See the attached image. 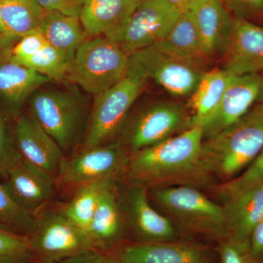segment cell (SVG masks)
Instances as JSON below:
<instances>
[{
  "label": "cell",
  "mask_w": 263,
  "mask_h": 263,
  "mask_svg": "<svg viewBox=\"0 0 263 263\" xmlns=\"http://www.w3.org/2000/svg\"><path fill=\"white\" fill-rule=\"evenodd\" d=\"M203 140V129L195 126L132 154L126 172L131 183L146 187L205 175L201 163Z\"/></svg>",
  "instance_id": "6da1fadb"
},
{
  "label": "cell",
  "mask_w": 263,
  "mask_h": 263,
  "mask_svg": "<svg viewBox=\"0 0 263 263\" xmlns=\"http://www.w3.org/2000/svg\"><path fill=\"white\" fill-rule=\"evenodd\" d=\"M263 149V108L256 105L238 122L202 143L204 174L234 179Z\"/></svg>",
  "instance_id": "7a4b0ae2"
},
{
  "label": "cell",
  "mask_w": 263,
  "mask_h": 263,
  "mask_svg": "<svg viewBox=\"0 0 263 263\" xmlns=\"http://www.w3.org/2000/svg\"><path fill=\"white\" fill-rule=\"evenodd\" d=\"M148 80L143 66L133 54L129 55L122 79L110 89L95 95L84 149L108 143L122 129L128 111Z\"/></svg>",
  "instance_id": "3957f363"
},
{
  "label": "cell",
  "mask_w": 263,
  "mask_h": 263,
  "mask_svg": "<svg viewBox=\"0 0 263 263\" xmlns=\"http://www.w3.org/2000/svg\"><path fill=\"white\" fill-rule=\"evenodd\" d=\"M129 57L112 40L103 36L87 38L76 52L68 75L85 91L98 95L122 79Z\"/></svg>",
  "instance_id": "277c9868"
},
{
  "label": "cell",
  "mask_w": 263,
  "mask_h": 263,
  "mask_svg": "<svg viewBox=\"0 0 263 263\" xmlns=\"http://www.w3.org/2000/svg\"><path fill=\"white\" fill-rule=\"evenodd\" d=\"M27 239L36 263H59L95 249L86 232L61 211L37 214Z\"/></svg>",
  "instance_id": "5b68a950"
},
{
  "label": "cell",
  "mask_w": 263,
  "mask_h": 263,
  "mask_svg": "<svg viewBox=\"0 0 263 263\" xmlns=\"http://www.w3.org/2000/svg\"><path fill=\"white\" fill-rule=\"evenodd\" d=\"M29 105L31 116L64 152L73 147L84 120L79 100L69 91L39 90L30 97Z\"/></svg>",
  "instance_id": "8992f818"
},
{
  "label": "cell",
  "mask_w": 263,
  "mask_h": 263,
  "mask_svg": "<svg viewBox=\"0 0 263 263\" xmlns=\"http://www.w3.org/2000/svg\"><path fill=\"white\" fill-rule=\"evenodd\" d=\"M129 151L120 141L108 142L84 149L72 158L62 161L58 176L67 184L83 186L114 183L127 172Z\"/></svg>",
  "instance_id": "52a82bcc"
},
{
  "label": "cell",
  "mask_w": 263,
  "mask_h": 263,
  "mask_svg": "<svg viewBox=\"0 0 263 263\" xmlns=\"http://www.w3.org/2000/svg\"><path fill=\"white\" fill-rule=\"evenodd\" d=\"M156 201L184 226L226 239L223 207L187 186L161 188L154 192Z\"/></svg>",
  "instance_id": "ba28073f"
},
{
  "label": "cell",
  "mask_w": 263,
  "mask_h": 263,
  "mask_svg": "<svg viewBox=\"0 0 263 263\" xmlns=\"http://www.w3.org/2000/svg\"><path fill=\"white\" fill-rule=\"evenodd\" d=\"M184 111L179 104L158 102L142 110L124 128L122 142L134 154L171 138L186 127Z\"/></svg>",
  "instance_id": "9c48e42d"
},
{
  "label": "cell",
  "mask_w": 263,
  "mask_h": 263,
  "mask_svg": "<svg viewBox=\"0 0 263 263\" xmlns=\"http://www.w3.org/2000/svg\"><path fill=\"white\" fill-rule=\"evenodd\" d=\"M152 79L170 94L177 97L193 94L205 70V62L164 54L153 45L133 53Z\"/></svg>",
  "instance_id": "30bf717a"
},
{
  "label": "cell",
  "mask_w": 263,
  "mask_h": 263,
  "mask_svg": "<svg viewBox=\"0 0 263 263\" xmlns=\"http://www.w3.org/2000/svg\"><path fill=\"white\" fill-rule=\"evenodd\" d=\"M181 13L166 0H141L118 43L128 55L152 46L169 32Z\"/></svg>",
  "instance_id": "8fae6325"
},
{
  "label": "cell",
  "mask_w": 263,
  "mask_h": 263,
  "mask_svg": "<svg viewBox=\"0 0 263 263\" xmlns=\"http://www.w3.org/2000/svg\"><path fill=\"white\" fill-rule=\"evenodd\" d=\"M125 222L139 243L176 240L177 232L167 218L150 205L146 188L131 183L119 197Z\"/></svg>",
  "instance_id": "7c38bea8"
},
{
  "label": "cell",
  "mask_w": 263,
  "mask_h": 263,
  "mask_svg": "<svg viewBox=\"0 0 263 263\" xmlns=\"http://www.w3.org/2000/svg\"><path fill=\"white\" fill-rule=\"evenodd\" d=\"M223 67L234 76L263 75V27L235 18L222 53Z\"/></svg>",
  "instance_id": "4fadbf2b"
},
{
  "label": "cell",
  "mask_w": 263,
  "mask_h": 263,
  "mask_svg": "<svg viewBox=\"0 0 263 263\" xmlns=\"http://www.w3.org/2000/svg\"><path fill=\"white\" fill-rule=\"evenodd\" d=\"M263 83L259 74L234 76L227 88L219 108L202 128L209 138L238 122L257 102Z\"/></svg>",
  "instance_id": "5bb4252c"
},
{
  "label": "cell",
  "mask_w": 263,
  "mask_h": 263,
  "mask_svg": "<svg viewBox=\"0 0 263 263\" xmlns=\"http://www.w3.org/2000/svg\"><path fill=\"white\" fill-rule=\"evenodd\" d=\"M13 138L24 160L53 176H58L64 152L32 116L22 114L15 119Z\"/></svg>",
  "instance_id": "9a60e30c"
},
{
  "label": "cell",
  "mask_w": 263,
  "mask_h": 263,
  "mask_svg": "<svg viewBox=\"0 0 263 263\" xmlns=\"http://www.w3.org/2000/svg\"><path fill=\"white\" fill-rule=\"evenodd\" d=\"M5 187L19 205L37 215L55 193V176L24 159L5 179Z\"/></svg>",
  "instance_id": "2e32d148"
},
{
  "label": "cell",
  "mask_w": 263,
  "mask_h": 263,
  "mask_svg": "<svg viewBox=\"0 0 263 263\" xmlns=\"http://www.w3.org/2000/svg\"><path fill=\"white\" fill-rule=\"evenodd\" d=\"M141 0H85L80 20L86 37L103 36L119 42Z\"/></svg>",
  "instance_id": "e0dca14e"
},
{
  "label": "cell",
  "mask_w": 263,
  "mask_h": 263,
  "mask_svg": "<svg viewBox=\"0 0 263 263\" xmlns=\"http://www.w3.org/2000/svg\"><path fill=\"white\" fill-rule=\"evenodd\" d=\"M115 188V183H109L102 189L87 230L94 249L105 254L117 250L125 233V220Z\"/></svg>",
  "instance_id": "ac0fdd59"
},
{
  "label": "cell",
  "mask_w": 263,
  "mask_h": 263,
  "mask_svg": "<svg viewBox=\"0 0 263 263\" xmlns=\"http://www.w3.org/2000/svg\"><path fill=\"white\" fill-rule=\"evenodd\" d=\"M121 263H210L203 247L184 242L136 243L110 253Z\"/></svg>",
  "instance_id": "d6986e66"
},
{
  "label": "cell",
  "mask_w": 263,
  "mask_h": 263,
  "mask_svg": "<svg viewBox=\"0 0 263 263\" xmlns=\"http://www.w3.org/2000/svg\"><path fill=\"white\" fill-rule=\"evenodd\" d=\"M222 207L227 238L248 243L252 232L263 219V183L226 199Z\"/></svg>",
  "instance_id": "ffe728a7"
},
{
  "label": "cell",
  "mask_w": 263,
  "mask_h": 263,
  "mask_svg": "<svg viewBox=\"0 0 263 263\" xmlns=\"http://www.w3.org/2000/svg\"><path fill=\"white\" fill-rule=\"evenodd\" d=\"M208 59L222 53L235 18L221 0H202L190 10Z\"/></svg>",
  "instance_id": "44dd1931"
},
{
  "label": "cell",
  "mask_w": 263,
  "mask_h": 263,
  "mask_svg": "<svg viewBox=\"0 0 263 263\" xmlns=\"http://www.w3.org/2000/svg\"><path fill=\"white\" fill-rule=\"evenodd\" d=\"M0 61V98L9 111L19 117V110L36 90L51 81L48 76L10 60L8 55Z\"/></svg>",
  "instance_id": "7402d4cb"
},
{
  "label": "cell",
  "mask_w": 263,
  "mask_h": 263,
  "mask_svg": "<svg viewBox=\"0 0 263 263\" xmlns=\"http://www.w3.org/2000/svg\"><path fill=\"white\" fill-rule=\"evenodd\" d=\"M233 74L224 68L205 71L191 95L190 107L192 117L186 127H202L215 114L220 105L227 88L233 79Z\"/></svg>",
  "instance_id": "603a6c76"
},
{
  "label": "cell",
  "mask_w": 263,
  "mask_h": 263,
  "mask_svg": "<svg viewBox=\"0 0 263 263\" xmlns=\"http://www.w3.org/2000/svg\"><path fill=\"white\" fill-rule=\"evenodd\" d=\"M39 30L48 44L60 52L70 65L78 48L88 38L79 17L57 11H45Z\"/></svg>",
  "instance_id": "cb8c5ba5"
},
{
  "label": "cell",
  "mask_w": 263,
  "mask_h": 263,
  "mask_svg": "<svg viewBox=\"0 0 263 263\" xmlns=\"http://www.w3.org/2000/svg\"><path fill=\"white\" fill-rule=\"evenodd\" d=\"M45 10L34 0H10L0 3V37L5 46L37 30Z\"/></svg>",
  "instance_id": "d4e9b609"
},
{
  "label": "cell",
  "mask_w": 263,
  "mask_h": 263,
  "mask_svg": "<svg viewBox=\"0 0 263 263\" xmlns=\"http://www.w3.org/2000/svg\"><path fill=\"white\" fill-rule=\"evenodd\" d=\"M153 46L169 56L203 62L209 60L190 11L181 13L169 32Z\"/></svg>",
  "instance_id": "484cf974"
},
{
  "label": "cell",
  "mask_w": 263,
  "mask_h": 263,
  "mask_svg": "<svg viewBox=\"0 0 263 263\" xmlns=\"http://www.w3.org/2000/svg\"><path fill=\"white\" fill-rule=\"evenodd\" d=\"M37 215L15 201L4 183H0V230L27 238L35 224Z\"/></svg>",
  "instance_id": "4316f807"
},
{
  "label": "cell",
  "mask_w": 263,
  "mask_h": 263,
  "mask_svg": "<svg viewBox=\"0 0 263 263\" xmlns=\"http://www.w3.org/2000/svg\"><path fill=\"white\" fill-rule=\"evenodd\" d=\"M109 183H95L79 186L75 195L61 211L86 234L98 205L100 191Z\"/></svg>",
  "instance_id": "83f0119b"
},
{
  "label": "cell",
  "mask_w": 263,
  "mask_h": 263,
  "mask_svg": "<svg viewBox=\"0 0 263 263\" xmlns=\"http://www.w3.org/2000/svg\"><path fill=\"white\" fill-rule=\"evenodd\" d=\"M15 62L48 76L51 80H62L68 74L70 67L61 53L48 44L32 57Z\"/></svg>",
  "instance_id": "f1b7e54d"
},
{
  "label": "cell",
  "mask_w": 263,
  "mask_h": 263,
  "mask_svg": "<svg viewBox=\"0 0 263 263\" xmlns=\"http://www.w3.org/2000/svg\"><path fill=\"white\" fill-rule=\"evenodd\" d=\"M263 183V149L255 160L240 173L239 176L230 180L219 187V195L224 200L249 188Z\"/></svg>",
  "instance_id": "f546056e"
},
{
  "label": "cell",
  "mask_w": 263,
  "mask_h": 263,
  "mask_svg": "<svg viewBox=\"0 0 263 263\" xmlns=\"http://www.w3.org/2000/svg\"><path fill=\"white\" fill-rule=\"evenodd\" d=\"M0 263H36L27 238L0 230Z\"/></svg>",
  "instance_id": "4dcf8cb0"
},
{
  "label": "cell",
  "mask_w": 263,
  "mask_h": 263,
  "mask_svg": "<svg viewBox=\"0 0 263 263\" xmlns=\"http://www.w3.org/2000/svg\"><path fill=\"white\" fill-rule=\"evenodd\" d=\"M15 145L13 135L10 134L4 121L0 124V177L6 179L10 171L22 160Z\"/></svg>",
  "instance_id": "1f68e13d"
},
{
  "label": "cell",
  "mask_w": 263,
  "mask_h": 263,
  "mask_svg": "<svg viewBox=\"0 0 263 263\" xmlns=\"http://www.w3.org/2000/svg\"><path fill=\"white\" fill-rule=\"evenodd\" d=\"M48 43L39 29L24 36L15 47L8 51V57L13 61L27 60L43 49Z\"/></svg>",
  "instance_id": "d6a6232c"
},
{
  "label": "cell",
  "mask_w": 263,
  "mask_h": 263,
  "mask_svg": "<svg viewBox=\"0 0 263 263\" xmlns=\"http://www.w3.org/2000/svg\"><path fill=\"white\" fill-rule=\"evenodd\" d=\"M220 263H255L249 250L248 243H240L226 238L219 247Z\"/></svg>",
  "instance_id": "836d02e7"
},
{
  "label": "cell",
  "mask_w": 263,
  "mask_h": 263,
  "mask_svg": "<svg viewBox=\"0 0 263 263\" xmlns=\"http://www.w3.org/2000/svg\"><path fill=\"white\" fill-rule=\"evenodd\" d=\"M235 18L250 19L263 14V0H221Z\"/></svg>",
  "instance_id": "e575fe53"
},
{
  "label": "cell",
  "mask_w": 263,
  "mask_h": 263,
  "mask_svg": "<svg viewBox=\"0 0 263 263\" xmlns=\"http://www.w3.org/2000/svg\"><path fill=\"white\" fill-rule=\"evenodd\" d=\"M45 11H57L62 14L79 17L85 0H34Z\"/></svg>",
  "instance_id": "d590c367"
},
{
  "label": "cell",
  "mask_w": 263,
  "mask_h": 263,
  "mask_svg": "<svg viewBox=\"0 0 263 263\" xmlns=\"http://www.w3.org/2000/svg\"><path fill=\"white\" fill-rule=\"evenodd\" d=\"M248 247L254 262L263 263V219L252 232Z\"/></svg>",
  "instance_id": "8d00e7d4"
},
{
  "label": "cell",
  "mask_w": 263,
  "mask_h": 263,
  "mask_svg": "<svg viewBox=\"0 0 263 263\" xmlns=\"http://www.w3.org/2000/svg\"><path fill=\"white\" fill-rule=\"evenodd\" d=\"M59 263H110L108 255L96 249H91Z\"/></svg>",
  "instance_id": "74e56055"
},
{
  "label": "cell",
  "mask_w": 263,
  "mask_h": 263,
  "mask_svg": "<svg viewBox=\"0 0 263 263\" xmlns=\"http://www.w3.org/2000/svg\"><path fill=\"white\" fill-rule=\"evenodd\" d=\"M181 13L190 11L197 3L202 0H166Z\"/></svg>",
  "instance_id": "f35d334b"
},
{
  "label": "cell",
  "mask_w": 263,
  "mask_h": 263,
  "mask_svg": "<svg viewBox=\"0 0 263 263\" xmlns=\"http://www.w3.org/2000/svg\"><path fill=\"white\" fill-rule=\"evenodd\" d=\"M256 105H259L261 108H263V83L262 87H261L260 92H259L258 98H257Z\"/></svg>",
  "instance_id": "ab89813d"
},
{
  "label": "cell",
  "mask_w": 263,
  "mask_h": 263,
  "mask_svg": "<svg viewBox=\"0 0 263 263\" xmlns=\"http://www.w3.org/2000/svg\"><path fill=\"white\" fill-rule=\"evenodd\" d=\"M107 254V255H108L109 261H110V263H121L120 262H119V260H117V259H116L115 257H114L113 255H111V254Z\"/></svg>",
  "instance_id": "60d3db41"
},
{
  "label": "cell",
  "mask_w": 263,
  "mask_h": 263,
  "mask_svg": "<svg viewBox=\"0 0 263 263\" xmlns=\"http://www.w3.org/2000/svg\"><path fill=\"white\" fill-rule=\"evenodd\" d=\"M5 43L3 42V39H2L1 37H0V50H1V48L5 47Z\"/></svg>",
  "instance_id": "b9f144b4"
},
{
  "label": "cell",
  "mask_w": 263,
  "mask_h": 263,
  "mask_svg": "<svg viewBox=\"0 0 263 263\" xmlns=\"http://www.w3.org/2000/svg\"><path fill=\"white\" fill-rule=\"evenodd\" d=\"M10 1V0H0V3H3V2H7Z\"/></svg>",
  "instance_id": "7bdbcfd3"
},
{
  "label": "cell",
  "mask_w": 263,
  "mask_h": 263,
  "mask_svg": "<svg viewBox=\"0 0 263 263\" xmlns=\"http://www.w3.org/2000/svg\"><path fill=\"white\" fill-rule=\"evenodd\" d=\"M2 121H3V119H2V118L0 117V124H1Z\"/></svg>",
  "instance_id": "ee69618b"
}]
</instances>
